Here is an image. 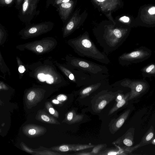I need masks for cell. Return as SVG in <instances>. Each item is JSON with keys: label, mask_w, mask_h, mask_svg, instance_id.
<instances>
[{"label": "cell", "mask_w": 155, "mask_h": 155, "mask_svg": "<svg viewBox=\"0 0 155 155\" xmlns=\"http://www.w3.org/2000/svg\"><path fill=\"white\" fill-rule=\"evenodd\" d=\"M36 132V130L34 129H30L28 131V133L31 135H34Z\"/></svg>", "instance_id": "28"}, {"label": "cell", "mask_w": 155, "mask_h": 155, "mask_svg": "<svg viewBox=\"0 0 155 155\" xmlns=\"http://www.w3.org/2000/svg\"><path fill=\"white\" fill-rule=\"evenodd\" d=\"M69 0H63L62 1V2H68L69 1Z\"/></svg>", "instance_id": "33"}, {"label": "cell", "mask_w": 155, "mask_h": 155, "mask_svg": "<svg viewBox=\"0 0 155 155\" xmlns=\"http://www.w3.org/2000/svg\"><path fill=\"white\" fill-rule=\"evenodd\" d=\"M37 78L40 81L44 82L45 81L47 83L49 84H52L54 81L53 78L49 74H45L39 73L37 75Z\"/></svg>", "instance_id": "12"}, {"label": "cell", "mask_w": 155, "mask_h": 155, "mask_svg": "<svg viewBox=\"0 0 155 155\" xmlns=\"http://www.w3.org/2000/svg\"><path fill=\"white\" fill-rule=\"evenodd\" d=\"M84 115L77 114L74 111L69 112L68 114L67 119L71 124L76 123L81 121L83 119Z\"/></svg>", "instance_id": "11"}, {"label": "cell", "mask_w": 155, "mask_h": 155, "mask_svg": "<svg viewBox=\"0 0 155 155\" xmlns=\"http://www.w3.org/2000/svg\"><path fill=\"white\" fill-rule=\"evenodd\" d=\"M153 134L152 133H151L149 134L146 137V140L147 141H149L153 137Z\"/></svg>", "instance_id": "27"}, {"label": "cell", "mask_w": 155, "mask_h": 155, "mask_svg": "<svg viewBox=\"0 0 155 155\" xmlns=\"http://www.w3.org/2000/svg\"><path fill=\"white\" fill-rule=\"evenodd\" d=\"M12 1V0H5V2L7 4H9Z\"/></svg>", "instance_id": "32"}, {"label": "cell", "mask_w": 155, "mask_h": 155, "mask_svg": "<svg viewBox=\"0 0 155 155\" xmlns=\"http://www.w3.org/2000/svg\"><path fill=\"white\" fill-rule=\"evenodd\" d=\"M123 142L124 144L127 146H130L133 144L131 140L127 138L124 139L123 140Z\"/></svg>", "instance_id": "18"}, {"label": "cell", "mask_w": 155, "mask_h": 155, "mask_svg": "<svg viewBox=\"0 0 155 155\" xmlns=\"http://www.w3.org/2000/svg\"><path fill=\"white\" fill-rule=\"evenodd\" d=\"M127 116V113L126 112L114 121L110 128L112 133L116 132L120 128L124 123Z\"/></svg>", "instance_id": "10"}, {"label": "cell", "mask_w": 155, "mask_h": 155, "mask_svg": "<svg viewBox=\"0 0 155 155\" xmlns=\"http://www.w3.org/2000/svg\"><path fill=\"white\" fill-rule=\"evenodd\" d=\"M35 93L33 91L30 92L27 96V98L29 100H31L35 97Z\"/></svg>", "instance_id": "20"}, {"label": "cell", "mask_w": 155, "mask_h": 155, "mask_svg": "<svg viewBox=\"0 0 155 155\" xmlns=\"http://www.w3.org/2000/svg\"><path fill=\"white\" fill-rule=\"evenodd\" d=\"M57 98L59 101H64L67 100V97L64 94H61L58 96Z\"/></svg>", "instance_id": "19"}, {"label": "cell", "mask_w": 155, "mask_h": 155, "mask_svg": "<svg viewBox=\"0 0 155 155\" xmlns=\"http://www.w3.org/2000/svg\"><path fill=\"white\" fill-rule=\"evenodd\" d=\"M36 49L38 52L40 53L42 52L43 50V48L40 45H38L36 47Z\"/></svg>", "instance_id": "26"}, {"label": "cell", "mask_w": 155, "mask_h": 155, "mask_svg": "<svg viewBox=\"0 0 155 155\" xmlns=\"http://www.w3.org/2000/svg\"><path fill=\"white\" fill-rule=\"evenodd\" d=\"M104 11L111 10L120 5V0H94Z\"/></svg>", "instance_id": "8"}, {"label": "cell", "mask_w": 155, "mask_h": 155, "mask_svg": "<svg viewBox=\"0 0 155 155\" xmlns=\"http://www.w3.org/2000/svg\"><path fill=\"white\" fill-rule=\"evenodd\" d=\"M127 96L123 97L121 100L119 101L110 110L108 115H110L116 111L119 108L122 107L126 103V100Z\"/></svg>", "instance_id": "13"}, {"label": "cell", "mask_w": 155, "mask_h": 155, "mask_svg": "<svg viewBox=\"0 0 155 155\" xmlns=\"http://www.w3.org/2000/svg\"><path fill=\"white\" fill-rule=\"evenodd\" d=\"M18 70L19 71L20 73H23L24 72L25 70L24 66L22 65L19 66Z\"/></svg>", "instance_id": "23"}, {"label": "cell", "mask_w": 155, "mask_h": 155, "mask_svg": "<svg viewBox=\"0 0 155 155\" xmlns=\"http://www.w3.org/2000/svg\"><path fill=\"white\" fill-rule=\"evenodd\" d=\"M49 111L51 114H54L55 112L54 109L52 107L49 108Z\"/></svg>", "instance_id": "30"}, {"label": "cell", "mask_w": 155, "mask_h": 155, "mask_svg": "<svg viewBox=\"0 0 155 155\" xmlns=\"http://www.w3.org/2000/svg\"><path fill=\"white\" fill-rule=\"evenodd\" d=\"M103 81H99L89 85L81 90L79 92L81 98H84L88 96L102 86Z\"/></svg>", "instance_id": "7"}, {"label": "cell", "mask_w": 155, "mask_h": 155, "mask_svg": "<svg viewBox=\"0 0 155 155\" xmlns=\"http://www.w3.org/2000/svg\"><path fill=\"white\" fill-rule=\"evenodd\" d=\"M135 22V26L155 27V5L145 4L140 7Z\"/></svg>", "instance_id": "4"}, {"label": "cell", "mask_w": 155, "mask_h": 155, "mask_svg": "<svg viewBox=\"0 0 155 155\" xmlns=\"http://www.w3.org/2000/svg\"><path fill=\"white\" fill-rule=\"evenodd\" d=\"M150 55V53L147 51L143 49L137 50L123 54L119 57L118 60L120 65H125L135 60L144 59Z\"/></svg>", "instance_id": "6"}, {"label": "cell", "mask_w": 155, "mask_h": 155, "mask_svg": "<svg viewBox=\"0 0 155 155\" xmlns=\"http://www.w3.org/2000/svg\"><path fill=\"white\" fill-rule=\"evenodd\" d=\"M69 43L75 53L80 56L91 58L106 64L110 62L106 53L97 48L87 32L71 39Z\"/></svg>", "instance_id": "2"}, {"label": "cell", "mask_w": 155, "mask_h": 155, "mask_svg": "<svg viewBox=\"0 0 155 155\" xmlns=\"http://www.w3.org/2000/svg\"><path fill=\"white\" fill-rule=\"evenodd\" d=\"M121 153L120 151H118L116 149H113L105 150L102 152H100L98 155H116L120 154Z\"/></svg>", "instance_id": "16"}, {"label": "cell", "mask_w": 155, "mask_h": 155, "mask_svg": "<svg viewBox=\"0 0 155 155\" xmlns=\"http://www.w3.org/2000/svg\"><path fill=\"white\" fill-rule=\"evenodd\" d=\"M120 91L112 92L107 90L102 91V94L97 97L92 104V107L96 112H100L109 103L116 98Z\"/></svg>", "instance_id": "5"}, {"label": "cell", "mask_w": 155, "mask_h": 155, "mask_svg": "<svg viewBox=\"0 0 155 155\" xmlns=\"http://www.w3.org/2000/svg\"><path fill=\"white\" fill-rule=\"evenodd\" d=\"M122 98H123L121 95L119 93H118L117 94L115 98V101L117 102L121 100Z\"/></svg>", "instance_id": "25"}, {"label": "cell", "mask_w": 155, "mask_h": 155, "mask_svg": "<svg viewBox=\"0 0 155 155\" xmlns=\"http://www.w3.org/2000/svg\"><path fill=\"white\" fill-rule=\"evenodd\" d=\"M73 2H68L62 3L61 5L62 9L64 11L65 16L67 17L71 11L73 6Z\"/></svg>", "instance_id": "14"}, {"label": "cell", "mask_w": 155, "mask_h": 155, "mask_svg": "<svg viewBox=\"0 0 155 155\" xmlns=\"http://www.w3.org/2000/svg\"><path fill=\"white\" fill-rule=\"evenodd\" d=\"M154 142H155V140H154Z\"/></svg>", "instance_id": "34"}, {"label": "cell", "mask_w": 155, "mask_h": 155, "mask_svg": "<svg viewBox=\"0 0 155 155\" xmlns=\"http://www.w3.org/2000/svg\"><path fill=\"white\" fill-rule=\"evenodd\" d=\"M76 154L78 155H92L90 152H81L76 153Z\"/></svg>", "instance_id": "24"}, {"label": "cell", "mask_w": 155, "mask_h": 155, "mask_svg": "<svg viewBox=\"0 0 155 155\" xmlns=\"http://www.w3.org/2000/svg\"><path fill=\"white\" fill-rule=\"evenodd\" d=\"M143 71L148 74H155V64L149 65L143 69Z\"/></svg>", "instance_id": "15"}, {"label": "cell", "mask_w": 155, "mask_h": 155, "mask_svg": "<svg viewBox=\"0 0 155 155\" xmlns=\"http://www.w3.org/2000/svg\"><path fill=\"white\" fill-rule=\"evenodd\" d=\"M41 118L43 120L48 122L50 120L49 117L46 115L43 114L41 115Z\"/></svg>", "instance_id": "22"}, {"label": "cell", "mask_w": 155, "mask_h": 155, "mask_svg": "<svg viewBox=\"0 0 155 155\" xmlns=\"http://www.w3.org/2000/svg\"><path fill=\"white\" fill-rule=\"evenodd\" d=\"M28 1H26L24 3L23 5V10L24 12H25L28 7Z\"/></svg>", "instance_id": "21"}, {"label": "cell", "mask_w": 155, "mask_h": 155, "mask_svg": "<svg viewBox=\"0 0 155 155\" xmlns=\"http://www.w3.org/2000/svg\"><path fill=\"white\" fill-rule=\"evenodd\" d=\"M52 102L54 104H58L59 103V102L58 100L55 99L53 100L52 101Z\"/></svg>", "instance_id": "31"}, {"label": "cell", "mask_w": 155, "mask_h": 155, "mask_svg": "<svg viewBox=\"0 0 155 155\" xmlns=\"http://www.w3.org/2000/svg\"><path fill=\"white\" fill-rule=\"evenodd\" d=\"M81 20V17L75 14L66 26V31L67 32L71 33L76 29L80 24Z\"/></svg>", "instance_id": "9"}, {"label": "cell", "mask_w": 155, "mask_h": 155, "mask_svg": "<svg viewBox=\"0 0 155 155\" xmlns=\"http://www.w3.org/2000/svg\"><path fill=\"white\" fill-rule=\"evenodd\" d=\"M37 30V29L35 28H31L29 31V32L30 33H35Z\"/></svg>", "instance_id": "29"}, {"label": "cell", "mask_w": 155, "mask_h": 155, "mask_svg": "<svg viewBox=\"0 0 155 155\" xmlns=\"http://www.w3.org/2000/svg\"><path fill=\"white\" fill-rule=\"evenodd\" d=\"M69 62L72 68L92 75L102 76L108 73L106 66L82 58L71 57Z\"/></svg>", "instance_id": "3"}, {"label": "cell", "mask_w": 155, "mask_h": 155, "mask_svg": "<svg viewBox=\"0 0 155 155\" xmlns=\"http://www.w3.org/2000/svg\"><path fill=\"white\" fill-rule=\"evenodd\" d=\"M105 146V144H100L94 146L90 153L92 155H97L100 153V151L101 149Z\"/></svg>", "instance_id": "17"}, {"label": "cell", "mask_w": 155, "mask_h": 155, "mask_svg": "<svg viewBox=\"0 0 155 155\" xmlns=\"http://www.w3.org/2000/svg\"><path fill=\"white\" fill-rule=\"evenodd\" d=\"M130 28H116L112 25L105 27L102 31L95 34L97 43L106 54L118 49L125 41Z\"/></svg>", "instance_id": "1"}]
</instances>
